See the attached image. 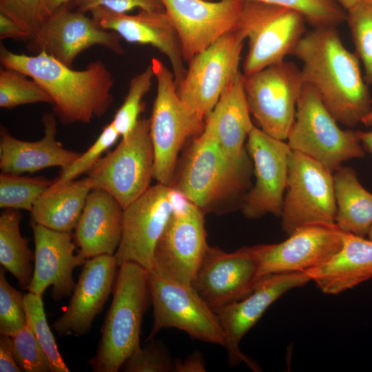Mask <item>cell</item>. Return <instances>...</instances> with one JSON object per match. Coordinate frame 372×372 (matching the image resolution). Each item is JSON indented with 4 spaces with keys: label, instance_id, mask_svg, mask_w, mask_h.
Listing matches in <instances>:
<instances>
[{
    "label": "cell",
    "instance_id": "cell-1",
    "mask_svg": "<svg viewBox=\"0 0 372 372\" xmlns=\"http://www.w3.org/2000/svg\"><path fill=\"white\" fill-rule=\"evenodd\" d=\"M291 54L302 63L304 83L315 89L338 123L352 128L362 122L372 99L358 56L345 48L335 27L304 33Z\"/></svg>",
    "mask_w": 372,
    "mask_h": 372
},
{
    "label": "cell",
    "instance_id": "cell-2",
    "mask_svg": "<svg viewBox=\"0 0 372 372\" xmlns=\"http://www.w3.org/2000/svg\"><path fill=\"white\" fill-rule=\"evenodd\" d=\"M0 62L35 81L52 99L63 124L88 123L105 114L113 102L114 80L101 61L75 70L44 52L17 54L1 44Z\"/></svg>",
    "mask_w": 372,
    "mask_h": 372
},
{
    "label": "cell",
    "instance_id": "cell-3",
    "mask_svg": "<svg viewBox=\"0 0 372 372\" xmlns=\"http://www.w3.org/2000/svg\"><path fill=\"white\" fill-rule=\"evenodd\" d=\"M113 298L89 365L94 372H117L140 347L143 316L151 304L148 271L127 262L118 269Z\"/></svg>",
    "mask_w": 372,
    "mask_h": 372
},
{
    "label": "cell",
    "instance_id": "cell-4",
    "mask_svg": "<svg viewBox=\"0 0 372 372\" xmlns=\"http://www.w3.org/2000/svg\"><path fill=\"white\" fill-rule=\"evenodd\" d=\"M249 159L236 160L207 132L194 137L176 170L172 186L204 212L236 197L249 182Z\"/></svg>",
    "mask_w": 372,
    "mask_h": 372
},
{
    "label": "cell",
    "instance_id": "cell-5",
    "mask_svg": "<svg viewBox=\"0 0 372 372\" xmlns=\"http://www.w3.org/2000/svg\"><path fill=\"white\" fill-rule=\"evenodd\" d=\"M338 123L315 89L304 83L287 143L292 151L320 162L334 173L344 162L365 155L357 131L342 130Z\"/></svg>",
    "mask_w": 372,
    "mask_h": 372
},
{
    "label": "cell",
    "instance_id": "cell-6",
    "mask_svg": "<svg viewBox=\"0 0 372 372\" xmlns=\"http://www.w3.org/2000/svg\"><path fill=\"white\" fill-rule=\"evenodd\" d=\"M156 80V95L150 121L154 164L153 178L172 185L178 154L186 141L200 134L205 122L195 117L181 101L173 72L158 59L151 61Z\"/></svg>",
    "mask_w": 372,
    "mask_h": 372
},
{
    "label": "cell",
    "instance_id": "cell-7",
    "mask_svg": "<svg viewBox=\"0 0 372 372\" xmlns=\"http://www.w3.org/2000/svg\"><path fill=\"white\" fill-rule=\"evenodd\" d=\"M154 154L149 119H139L116 148L101 157L87 172L92 189L111 194L124 209L149 187Z\"/></svg>",
    "mask_w": 372,
    "mask_h": 372
},
{
    "label": "cell",
    "instance_id": "cell-8",
    "mask_svg": "<svg viewBox=\"0 0 372 372\" xmlns=\"http://www.w3.org/2000/svg\"><path fill=\"white\" fill-rule=\"evenodd\" d=\"M245 31L227 32L188 63L178 95L188 110L205 122L221 95L240 72Z\"/></svg>",
    "mask_w": 372,
    "mask_h": 372
},
{
    "label": "cell",
    "instance_id": "cell-9",
    "mask_svg": "<svg viewBox=\"0 0 372 372\" xmlns=\"http://www.w3.org/2000/svg\"><path fill=\"white\" fill-rule=\"evenodd\" d=\"M306 23L295 10L243 0L238 24L245 31L249 45L243 74H251L292 54L305 33Z\"/></svg>",
    "mask_w": 372,
    "mask_h": 372
},
{
    "label": "cell",
    "instance_id": "cell-10",
    "mask_svg": "<svg viewBox=\"0 0 372 372\" xmlns=\"http://www.w3.org/2000/svg\"><path fill=\"white\" fill-rule=\"evenodd\" d=\"M336 212L333 173L320 162L291 150L280 216L282 230L289 236L304 225L335 224Z\"/></svg>",
    "mask_w": 372,
    "mask_h": 372
},
{
    "label": "cell",
    "instance_id": "cell-11",
    "mask_svg": "<svg viewBox=\"0 0 372 372\" xmlns=\"http://www.w3.org/2000/svg\"><path fill=\"white\" fill-rule=\"evenodd\" d=\"M148 282L154 322L147 340L163 329L176 328L192 339L225 347V336L217 313L193 286L149 271Z\"/></svg>",
    "mask_w": 372,
    "mask_h": 372
},
{
    "label": "cell",
    "instance_id": "cell-12",
    "mask_svg": "<svg viewBox=\"0 0 372 372\" xmlns=\"http://www.w3.org/2000/svg\"><path fill=\"white\" fill-rule=\"evenodd\" d=\"M243 83L250 112L260 129L273 138L286 141L304 85L301 70L283 60L251 74H243Z\"/></svg>",
    "mask_w": 372,
    "mask_h": 372
},
{
    "label": "cell",
    "instance_id": "cell-13",
    "mask_svg": "<svg viewBox=\"0 0 372 372\" xmlns=\"http://www.w3.org/2000/svg\"><path fill=\"white\" fill-rule=\"evenodd\" d=\"M204 214L190 200L174 209L155 247L149 271L192 286L209 247Z\"/></svg>",
    "mask_w": 372,
    "mask_h": 372
},
{
    "label": "cell",
    "instance_id": "cell-14",
    "mask_svg": "<svg viewBox=\"0 0 372 372\" xmlns=\"http://www.w3.org/2000/svg\"><path fill=\"white\" fill-rule=\"evenodd\" d=\"M344 232L336 224H310L281 242L244 249L256 263L258 282L269 275L307 271L321 265L340 249Z\"/></svg>",
    "mask_w": 372,
    "mask_h": 372
},
{
    "label": "cell",
    "instance_id": "cell-15",
    "mask_svg": "<svg viewBox=\"0 0 372 372\" xmlns=\"http://www.w3.org/2000/svg\"><path fill=\"white\" fill-rule=\"evenodd\" d=\"M121 37L115 32L100 27L91 17L65 5L47 16L36 38L27 43V49L44 52L72 68L76 56L94 45L103 46L118 55L125 50Z\"/></svg>",
    "mask_w": 372,
    "mask_h": 372
},
{
    "label": "cell",
    "instance_id": "cell-16",
    "mask_svg": "<svg viewBox=\"0 0 372 372\" xmlns=\"http://www.w3.org/2000/svg\"><path fill=\"white\" fill-rule=\"evenodd\" d=\"M172 187L158 183L123 209L120 245L114 256L118 267L127 262L147 271L155 247L173 213Z\"/></svg>",
    "mask_w": 372,
    "mask_h": 372
},
{
    "label": "cell",
    "instance_id": "cell-17",
    "mask_svg": "<svg viewBox=\"0 0 372 372\" xmlns=\"http://www.w3.org/2000/svg\"><path fill=\"white\" fill-rule=\"evenodd\" d=\"M245 147L254 162L256 182L244 198V215L249 218L267 214L280 216L291 149L285 141L273 138L255 125Z\"/></svg>",
    "mask_w": 372,
    "mask_h": 372
},
{
    "label": "cell",
    "instance_id": "cell-18",
    "mask_svg": "<svg viewBox=\"0 0 372 372\" xmlns=\"http://www.w3.org/2000/svg\"><path fill=\"white\" fill-rule=\"evenodd\" d=\"M189 63L238 26L243 0H161Z\"/></svg>",
    "mask_w": 372,
    "mask_h": 372
},
{
    "label": "cell",
    "instance_id": "cell-19",
    "mask_svg": "<svg viewBox=\"0 0 372 372\" xmlns=\"http://www.w3.org/2000/svg\"><path fill=\"white\" fill-rule=\"evenodd\" d=\"M310 281L305 271L269 275L260 279L247 296L216 311L225 333L230 364L244 362L251 370L260 371L259 366L240 351L242 339L275 301Z\"/></svg>",
    "mask_w": 372,
    "mask_h": 372
},
{
    "label": "cell",
    "instance_id": "cell-20",
    "mask_svg": "<svg viewBox=\"0 0 372 372\" xmlns=\"http://www.w3.org/2000/svg\"><path fill=\"white\" fill-rule=\"evenodd\" d=\"M256 282V263L244 247L228 253L209 246L192 286L216 312L247 296Z\"/></svg>",
    "mask_w": 372,
    "mask_h": 372
},
{
    "label": "cell",
    "instance_id": "cell-21",
    "mask_svg": "<svg viewBox=\"0 0 372 372\" xmlns=\"http://www.w3.org/2000/svg\"><path fill=\"white\" fill-rule=\"evenodd\" d=\"M34 243L33 276L28 291L42 295L50 286L52 298L59 301L70 296L76 283L74 269L87 258L74 254L76 245L72 233L62 232L31 221Z\"/></svg>",
    "mask_w": 372,
    "mask_h": 372
},
{
    "label": "cell",
    "instance_id": "cell-22",
    "mask_svg": "<svg viewBox=\"0 0 372 372\" xmlns=\"http://www.w3.org/2000/svg\"><path fill=\"white\" fill-rule=\"evenodd\" d=\"M118 265L114 255L86 260L63 313L53 324L60 336L86 334L112 292Z\"/></svg>",
    "mask_w": 372,
    "mask_h": 372
},
{
    "label": "cell",
    "instance_id": "cell-23",
    "mask_svg": "<svg viewBox=\"0 0 372 372\" xmlns=\"http://www.w3.org/2000/svg\"><path fill=\"white\" fill-rule=\"evenodd\" d=\"M89 12L102 28L116 32L129 43L150 45L165 55L178 90L187 69L179 38L165 12L140 10L136 14H128L96 7Z\"/></svg>",
    "mask_w": 372,
    "mask_h": 372
},
{
    "label": "cell",
    "instance_id": "cell-24",
    "mask_svg": "<svg viewBox=\"0 0 372 372\" xmlns=\"http://www.w3.org/2000/svg\"><path fill=\"white\" fill-rule=\"evenodd\" d=\"M55 113H45L42 117L44 136L36 141H26L12 136L3 126L0 129V169L1 172L15 174L34 173L50 167L63 169L81 153L63 147L56 139Z\"/></svg>",
    "mask_w": 372,
    "mask_h": 372
},
{
    "label": "cell",
    "instance_id": "cell-25",
    "mask_svg": "<svg viewBox=\"0 0 372 372\" xmlns=\"http://www.w3.org/2000/svg\"><path fill=\"white\" fill-rule=\"evenodd\" d=\"M123 209L107 192L92 189L74 229L79 252L87 259L115 254L121 242Z\"/></svg>",
    "mask_w": 372,
    "mask_h": 372
},
{
    "label": "cell",
    "instance_id": "cell-26",
    "mask_svg": "<svg viewBox=\"0 0 372 372\" xmlns=\"http://www.w3.org/2000/svg\"><path fill=\"white\" fill-rule=\"evenodd\" d=\"M240 72L207 116L203 131L236 160L249 159L245 142L254 127Z\"/></svg>",
    "mask_w": 372,
    "mask_h": 372
},
{
    "label": "cell",
    "instance_id": "cell-27",
    "mask_svg": "<svg viewBox=\"0 0 372 372\" xmlns=\"http://www.w3.org/2000/svg\"><path fill=\"white\" fill-rule=\"evenodd\" d=\"M325 294L336 295L372 279V240L344 231L340 249L305 271Z\"/></svg>",
    "mask_w": 372,
    "mask_h": 372
},
{
    "label": "cell",
    "instance_id": "cell-28",
    "mask_svg": "<svg viewBox=\"0 0 372 372\" xmlns=\"http://www.w3.org/2000/svg\"><path fill=\"white\" fill-rule=\"evenodd\" d=\"M92 189L88 176L50 187L35 201L30 211L32 222L53 230L72 233Z\"/></svg>",
    "mask_w": 372,
    "mask_h": 372
},
{
    "label": "cell",
    "instance_id": "cell-29",
    "mask_svg": "<svg viewBox=\"0 0 372 372\" xmlns=\"http://www.w3.org/2000/svg\"><path fill=\"white\" fill-rule=\"evenodd\" d=\"M333 180L335 224L344 231L365 238L372 226V194L361 185L351 167H340L333 173Z\"/></svg>",
    "mask_w": 372,
    "mask_h": 372
},
{
    "label": "cell",
    "instance_id": "cell-30",
    "mask_svg": "<svg viewBox=\"0 0 372 372\" xmlns=\"http://www.w3.org/2000/svg\"><path fill=\"white\" fill-rule=\"evenodd\" d=\"M19 209H3L0 215V264L17 280L18 285L28 290L31 282L34 252L29 247V239L22 236Z\"/></svg>",
    "mask_w": 372,
    "mask_h": 372
},
{
    "label": "cell",
    "instance_id": "cell-31",
    "mask_svg": "<svg viewBox=\"0 0 372 372\" xmlns=\"http://www.w3.org/2000/svg\"><path fill=\"white\" fill-rule=\"evenodd\" d=\"M53 180L10 173L0 174V207L31 211L35 201Z\"/></svg>",
    "mask_w": 372,
    "mask_h": 372
},
{
    "label": "cell",
    "instance_id": "cell-32",
    "mask_svg": "<svg viewBox=\"0 0 372 372\" xmlns=\"http://www.w3.org/2000/svg\"><path fill=\"white\" fill-rule=\"evenodd\" d=\"M16 70H0V107L12 109L38 103L52 104L49 94L33 79Z\"/></svg>",
    "mask_w": 372,
    "mask_h": 372
},
{
    "label": "cell",
    "instance_id": "cell-33",
    "mask_svg": "<svg viewBox=\"0 0 372 372\" xmlns=\"http://www.w3.org/2000/svg\"><path fill=\"white\" fill-rule=\"evenodd\" d=\"M355 54L364 68V79L372 84V0H364L346 12Z\"/></svg>",
    "mask_w": 372,
    "mask_h": 372
},
{
    "label": "cell",
    "instance_id": "cell-34",
    "mask_svg": "<svg viewBox=\"0 0 372 372\" xmlns=\"http://www.w3.org/2000/svg\"><path fill=\"white\" fill-rule=\"evenodd\" d=\"M154 79V71L149 64L130 80L124 101L111 121L122 137L127 136L139 120L138 116L143 109V99L150 90Z\"/></svg>",
    "mask_w": 372,
    "mask_h": 372
},
{
    "label": "cell",
    "instance_id": "cell-35",
    "mask_svg": "<svg viewBox=\"0 0 372 372\" xmlns=\"http://www.w3.org/2000/svg\"><path fill=\"white\" fill-rule=\"evenodd\" d=\"M24 303L27 316L39 343L50 362L52 372H70L48 323L43 296L28 291L24 294Z\"/></svg>",
    "mask_w": 372,
    "mask_h": 372
},
{
    "label": "cell",
    "instance_id": "cell-36",
    "mask_svg": "<svg viewBox=\"0 0 372 372\" xmlns=\"http://www.w3.org/2000/svg\"><path fill=\"white\" fill-rule=\"evenodd\" d=\"M295 10L313 28L336 27L346 20V12L333 0H249Z\"/></svg>",
    "mask_w": 372,
    "mask_h": 372
},
{
    "label": "cell",
    "instance_id": "cell-37",
    "mask_svg": "<svg viewBox=\"0 0 372 372\" xmlns=\"http://www.w3.org/2000/svg\"><path fill=\"white\" fill-rule=\"evenodd\" d=\"M10 337L15 361L22 371L52 372L50 362L39 343L28 316L26 326Z\"/></svg>",
    "mask_w": 372,
    "mask_h": 372
},
{
    "label": "cell",
    "instance_id": "cell-38",
    "mask_svg": "<svg viewBox=\"0 0 372 372\" xmlns=\"http://www.w3.org/2000/svg\"><path fill=\"white\" fill-rule=\"evenodd\" d=\"M121 135L112 122L107 124L92 145L68 167L61 169L50 187H55L75 180L88 172L101 158L102 154L113 145Z\"/></svg>",
    "mask_w": 372,
    "mask_h": 372
},
{
    "label": "cell",
    "instance_id": "cell-39",
    "mask_svg": "<svg viewBox=\"0 0 372 372\" xmlns=\"http://www.w3.org/2000/svg\"><path fill=\"white\" fill-rule=\"evenodd\" d=\"M0 268V334L10 336L27 324L24 294L7 280Z\"/></svg>",
    "mask_w": 372,
    "mask_h": 372
},
{
    "label": "cell",
    "instance_id": "cell-40",
    "mask_svg": "<svg viewBox=\"0 0 372 372\" xmlns=\"http://www.w3.org/2000/svg\"><path fill=\"white\" fill-rule=\"evenodd\" d=\"M140 347L124 362L125 372H174L173 360L164 344L154 338Z\"/></svg>",
    "mask_w": 372,
    "mask_h": 372
},
{
    "label": "cell",
    "instance_id": "cell-41",
    "mask_svg": "<svg viewBox=\"0 0 372 372\" xmlns=\"http://www.w3.org/2000/svg\"><path fill=\"white\" fill-rule=\"evenodd\" d=\"M46 2L47 0H0V12L17 22L33 39L39 33L46 17Z\"/></svg>",
    "mask_w": 372,
    "mask_h": 372
},
{
    "label": "cell",
    "instance_id": "cell-42",
    "mask_svg": "<svg viewBox=\"0 0 372 372\" xmlns=\"http://www.w3.org/2000/svg\"><path fill=\"white\" fill-rule=\"evenodd\" d=\"M71 3L76 10L84 13L96 7H103L120 13H126L134 8L149 12H165L161 0H72Z\"/></svg>",
    "mask_w": 372,
    "mask_h": 372
},
{
    "label": "cell",
    "instance_id": "cell-43",
    "mask_svg": "<svg viewBox=\"0 0 372 372\" xmlns=\"http://www.w3.org/2000/svg\"><path fill=\"white\" fill-rule=\"evenodd\" d=\"M12 39L28 42L30 33L12 19L0 12V39Z\"/></svg>",
    "mask_w": 372,
    "mask_h": 372
},
{
    "label": "cell",
    "instance_id": "cell-44",
    "mask_svg": "<svg viewBox=\"0 0 372 372\" xmlns=\"http://www.w3.org/2000/svg\"><path fill=\"white\" fill-rule=\"evenodd\" d=\"M0 371H22L15 361L10 337L5 335L0 337Z\"/></svg>",
    "mask_w": 372,
    "mask_h": 372
},
{
    "label": "cell",
    "instance_id": "cell-45",
    "mask_svg": "<svg viewBox=\"0 0 372 372\" xmlns=\"http://www.w3.org/2000/svg\"><path fill=\"white\" fill-rule=\"evenodd\" d=\"M206 363L199 351H194L183 360H174V372H204Z\"/></svg>",
    "mask_w": 372,
    "mask_h": 372
},
{
    "label": "cell",
    "instance_id": "cell-46",
    "mask_svg": "<svg viewBox=\"0 0 372 372\" xmlns=\"http://www.w3.org/2000/svg\"><path fill=\"white\" fill-rule=\"evenodd\" d=\"M361 143L365 151L372 156V130L369 132L357 131Z\"/></svg>",
    "mask_w": 372,
    "mask_h": 372
},
{
    "label": "cell",
    "instance_id": "cell-47",
    "mask_svg": "<svg viewBox=\"0 0 372 372\" xmlns=\"http://www.w3.org/2000/svg\"><path fill=\"white\" fill-rule=\"evenodd\" d=\"M72 0H47L45 6L46 17L52 14L61 7L68 4Z\"/></svg>",
    "mask_w": 372,
    "mask_h": 372
},
{
    "label": "cell",
    "instance_id": "cell-48",
    "mask_svg": "<svg viewBox=\"0 0 372 372\" xmlns=\"http://www.w3.org/2000/svg\"><path fill=\"white\" fill-rule=\"evenodd\" d=\"M344 10L347 12L364 0H333Z\"/></svg>",
    "mask_w": 372,
    "mask_h": 372
},
{
    "label": "cell",
    "instance_id": "cell-49",
    "mask_svg": "<svg viewBox=\"0 0 372 372\" xmlns=\"http://www.w3.org/2000/svg\"><path fill=\"white\" fill-rule=\"evenodd\" d=\"M361 123L364 125L366 127L372 126V107L369 112L362 119Z\"/></svg>",
    "mask_w": 372,
    "mask_h": 372
},
{
    "label": "cell",
    "instance_id": "cell-50",
    "mask_svg": "<svg viewBox=\"0 0 372 372\" xmlns=\"http://www.w3.org/2000/svg\"><path fill=\"white\" fill-rule=\"evenodd\" d=\"M367 236H368V238H369L370 240H372V226L369 230V232Z\"/></svg>",
    "mask_w": 372,
    "mask_h": 372
}]
</instances>
